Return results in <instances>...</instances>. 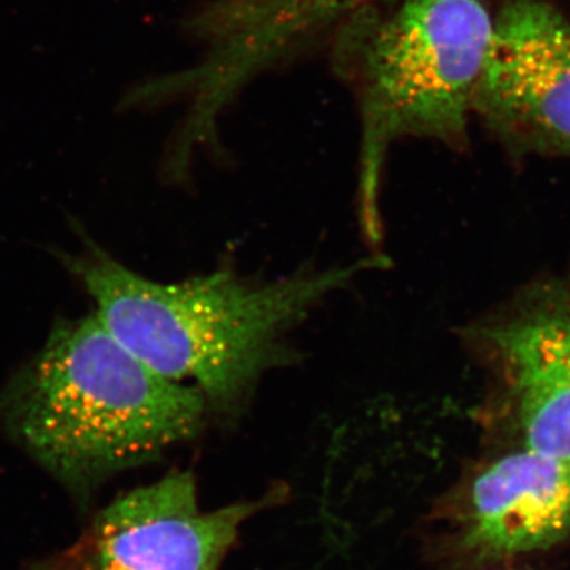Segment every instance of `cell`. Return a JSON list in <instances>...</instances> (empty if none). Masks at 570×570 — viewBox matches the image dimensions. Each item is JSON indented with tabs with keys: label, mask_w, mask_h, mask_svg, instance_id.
<instances>
[{
	"label": "cell",
	"mask_w": 570,
	"mask_h": 570,
	"mask_svg": "<svg viewBox=\"0 0 570 570\" xmlns=\"http://www.w3.org/2000/svg\"><path fill=\"white\" fill-rule=\"evenodd\" d=\"M62 264L96 303L100 324L168 381L204 396L209 417L236 419L266 373L291 365L292 332L355 277L389 265L384 255L351 265L302 268L253 279L220 268L179 283L138 275L88 243Z\"/></svg>",
	"instance_id": "6da1fadb"
},
{
	"label": "cell",
	"mask_w": 570,
	"mask_h": 570,
	"mask_svg": "<svg viewBox=\"0 0 570 570\" xmlns=\"http://www.w3.org/2000/svg\"><path fill=\"white\" fill-rule=\"evenodd\" d=\"M202 393L130 354L96 314L61 318L0 393V426L75 497L193 441Z\"/></svg>",
	"instance_id": "7a4b0ae2"
},
{
	"label": "cell",
	"mask_w": 570,
	"mask_h": 570,
	"mask_svg": "<svg viewBox=\"0 0 570 570\" xmlns=\"http://www.w3.org/2000/svg\"><path fill=\"white\" fill-rule=\"evenodd\" d=\"M493 28L485 0H404L371 39L358 205L371 246L384 230L379 189L387 146L403 137L466 145Z\"/></svg>",
	"instance_id": "3957f363"
},
{
	"label": "cell",
	"mask_w": 570,
	"mask_h": 570,
	"mask_svg": "<svg viewBox=\"0 0 570 570\" xmlns=\"http://www.w3.org/2000/svg\"><path fill=\"white\" fill-rule=\"evenodd\" d=\"M266 504L206 510L193 472H170L116 498L73 546L26 570H220L243 524Z\"/></svg>",
	"instance_id": "277c9868"
},
{
	"label": "cell",
	"mask_w": 570,
	"mask_h": 570,
	"mask_svg": "<svg viewBox=\"0 0 570 570\" xmlns=\"http://www.w3.org/2000/svg\"><path fill=\"white\" fill-rule=\"evenodd\" d=\"M472 111L512 153L570 156L568 18L540 0H505Z\"/></svg>",
	"instance_id": "5b68a950"
},
{
	"label": "cell",
	"mask_w": 570,
	"mask_h": 570,
	"mask_svg": "<svg viewBox=\"0 0 570 570\" xmlns=\"http://www.w3.org/2000/svg\"><path fill=\"white\" fill-rule=\"evenodd\" d=\"M453 508L456 539L469 557L550 549L570 538V461L520 445L478 469Z\"/></svg>",
	"instance_id": "8992f818"
},
{
	"label": "cell",
	"mask_w": 570,
	"mask_h": 570,
	"mask_svg": "<svg viewBox=\"0 0 570 570\" xmlns=\"http://www.w3.org/2000/svg\"><path fill=\"white\" fill-rule=\"evenodd\" d=\"M521 448L570 461V299L547 294L479 328Z\"/></svg>",
	"instance_id": "52a82bcc"
},
{
	"label": "cell",
	"mask_w": 570,
	"mask_h": 570,
	"mask_svg": "<svg viewBox=\"0 0 570 570\" xmlns=\"http://www.w3.org/2000/svg\"><path fill=\"white\" fill-rule=\"evenodd\" d=\"M348 0H295V9L298 11H322L332 10L335 7L344 6Z\"/></svg>",
	"instance_id": "ba28073f"
},
{
	"label": "cell",
	"mask_w": 570,
	"mask_h": 570,
	"mask_svg": "<svg viewBox=\"0 0 570 570\" xmlns=\"http://www.w3.org/2000/svg\"><path fill=\"white\" fill-rule=\"evenodd\" d=\"M504 570H519V569H504Z\"/></svg>",
	"instance_id": "9c48e42d"
}]
</instances>
